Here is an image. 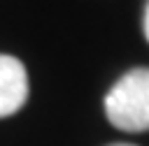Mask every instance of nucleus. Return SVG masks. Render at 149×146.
<instances>
[{
    "instance_id": "nucleus-1",
    "label": "nucleus",
    "mask_w": 149,
    "mask_h": 146,
    "mask_svg": "<svg viewBox=\"0 0 149 146\" xmlns=\"http://www.w3.org/2000/svg\"><path fill=\"white\" fill-rule=\"evenodd\" d=\"M107 121L123 132L149 130V67L126 72L105 97Z\"/></svg>"
},
{
    "instance_id": "nucleus-2",
    "label": "nucleus",
    "mask_w": 149,
    "mask_h": 146,
    "mask_svg": "<svg viewBox=\"0 0 149 146\" xmlns=\"http://www.w3.org/2000/svg\"><path fill=\"white\" fill-rule=\"evenodd\" d=\"M28 100V74L19 58L0 53V118L16 114Z\"/></svg>"
},
{
    "instance_id": "nucleus-3",
    "label": "nucleus",
    "mask_w": 149,
    "mask_h": 146,
    "mask_svg": "<svg viewBox=\"0 0 149 146\" xmlns=\"http://www.w3.org/2000/svg\"><path fill=\"white\" fill-rule=\"evenodd\" d=\"M144 37L149 42V0H147V7H144Z\"/></svg>"
},
{
    "instance_id": "nucleus-4",
    "label": "nucleus",
    "mask_w": 149,
    "mask_h": 146,
    "mask_svg": "<svg viewBox=\"0 0 149 146\" xmlns=\"http://www.w3.org/2000/svg\"><path fill=\"white\" fill-rule=\"evenodd\" d=\"M109 146H133V144H121V141H119V144H109Z\"/></svg>"
}]
</instances>
